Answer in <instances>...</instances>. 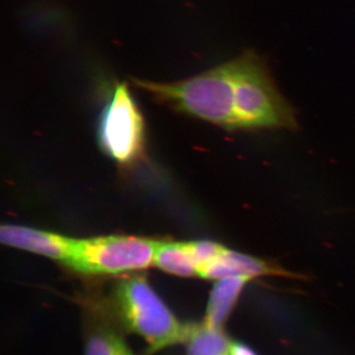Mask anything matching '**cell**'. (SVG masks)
I'll return each instance as SVG.
<instances>
[{"label":"cell","instance_id":"6da1fadb","mask_svg":"<svg viewBox=\"0 0 355 355\" xmlns=\"http://www.w3.org/2000/svg\"><path fill=\"white\" fill-rule=\"evenodd\" d=\"M239 74V60L236 57L186 80L159 83L135 79L133 83L184 113L236 132Z\"/></svg>","mask_w":355,"mask_h":355},{"label":"cell","instance_id":"7a4b0ae2","mask_svg":"<svg viewBox=\"0 0 355 355\" xmlns=\"http://www.w3.org/2000/svg\"><path fill=\"white\" fill-rule=\"evenodd\" d=\"M116 302L128 328L141 336L153 352L186 342L190 324L178 321L146 279L132 277L121 282Z\"/></svg>","mask_w":355,"mask_h":355},{"label":"cell","instance_id":"3957f363","mask_svg":"<svg viewBox=\"0 0 355 355\" xmlns=\"http://www.w3.org/2000/svg\"><path fill=\"white\" fill-rule=\"evenodd\" d=\"M160 241L135 236L76 239L67 265L89 275H114L154 265Z\"/></svg>","mask_w":355,"mask_h":355},{"label":"cell","instance_id":"277c9868","mask_svg":"<svg viewBox=\"0 0 355 355\" xmlns=\"http://www.w3.org/2000/svg\"><path fill=\"white\" fill-rule=\"evenodd\" d=\"M144 128L141 114L127 84H116L100 121L103 149L121 164L133 162L142 151Z\"/></svg>","mask_w":355,"mask_h":355},{"label":"cell","instance_id":"5b68a950","mask_svg":"<svg viewBox=\"0 0 355 355\" xmlns=\"http://www.w3.org/2000/svg\"><path fill=\"white\" fill-rule=\"evenodd\" d=\"M0 241L7 246L67 263L73 252L76 239L26 226L3 225L0 227Z\"/></svg>","mask_w":355,"mask_h":355},{"label":"cell","instance_id":"8992f818","mask_svg":"<svg viewBox=\"0 0 355 355\" xmlns=\"http://www.w3.org/2000/svg\"><path fill=\"white\" fill-rule=\"evenodd\" d=\"M263 275H282L291 277L287 272L272 261L256 258L225 248L216 259L198 270V277L207 279H221L226 277H263Z\"/></svg>","mask_w":355,"mask_h":355},{"label":"cell","instance_id":"52a82bcc","mask_svg":"<svg viewBox=\"0 0 355 355\" xmlns=\"http://www.w3.org/2000/svg\"><path fill=\"white\" fill-rule=\"evenodd\" d=\"M251 279L247 277L219 279L210 294L203 324L209 328L220 329L234 308L243 288Z\"/></svg>","mask_w":355,"mask_h":355},{"label":"cell","instance_id":"ba28073f","mask_svg":"<svg viewBox=\"0 0 355 355\" xmlns=\"http://www.w3.org/2000/svg\"><path fill=\"white\" fill-rule=\"evenodd\" d=\"M187 343L188 355H232L233 343L220 329L205 324H190Z\"/></svg>","mask_w":355,"mask_h":355},{"label":"cell","instance_id":"9c48e42d","mask_svg":"<svg viewBox=\"0 0 355 355\" xmlns=\"http://www.w3.org/2000/svg\"><path fill=\"white\" fill-rule=\"evenodd\" d=\"M154 266L178 277H198V268L186 242H160L156 250Z\"/></svg>","mask_w":355,"mask_h":355},{"label":"cell","instance_id":"30bf717a","mask_svg":"<svg viewBox=\"0 0 355 355\" xmlns=\"http://www.w3.org/2000/svg\"><path fill=\"white\" fill-rule=\"evenodd\" d=\"M186 243L198 270L216 259L226 248L223 245L209 241V240H198V241Z\"/></svg>","mask_w":355,"mask_h":355},{"label":"cell","instance_id":"8fae6325","mask_svg":"<svg viewBox=\"0 0 355 355\" xmlns=\"http://www.w3.org/2000/svg\"><path fill=\"white\" fill-rule=\"evenodd\" d=\"M119 340L114 335H96L89 340L86 355H120Z\"/></svg>","mask_w":355,"mask_h":355},{"label":"cell","instance_id":"7c38bea8","mask_svg":"<svg viewBox=\"0 0 355 355\" xmlns=\"http://www.w3.org/2000/svg\"><path fill=\"white\" fill-rule=\"evenodd\" d=\"M232 355H257L253 350L242 343H233Z\"/></svg>","mask_w":355,"mask_h":355},{"label":"cell","instance_id":"4fadbf2b","mask_svg":"<svg viewBox=\"0 0 355 355\" xmlns=\"http://www.w3.org/2000/svg\"><path fill=\"white\" fill-rule=\"evenodd\" d=\"M119 349H120V355H132L130 350L128 349L127 345H125V343L121 338L119 340Z\"/></svg>","mask_w":355,"mask_h":355}]
</instances>
